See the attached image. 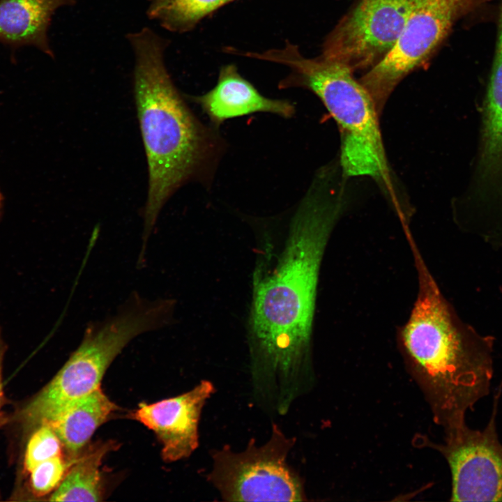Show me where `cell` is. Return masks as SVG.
<instances>
[{"instance_id": "obj_1", "label": "cell", "mask_w": 502, "mask_h": 502, "mask_svg": "<svg viewBox=\"0 0 502 502\" xmlns=\"http://www.w3.org/2000/svg\"><path fill=\"white\" fill-rule=\"evenodd\" d=\"M345 197L339 183L317 176L274 268L255 273L250 318L253 386L282 400L296 398L308 375L320 264Z\"/></svg>"}, {"instance_id": "obj_2", "label": "cell", "mask_w": 502, "mask_h": 502, "mask_svg": "<svg viewBox=\"0 0 502 502\" xmlns=\"http://www.w3.org/2000/svg\"><path fill=\"white\" fill-rule=\"evenodd\" d=\"M134 53L133 91L146 152L149 188L139 254L170 196L199 176L217 153L218 141L194 116L165 62L168 41L149 27L127 34Z\"/></svg>"}, {"instance_id": "obj_3", "label": "cell", "mask_w": 502, "mask_h": 502, "mask_svg": "<svg viewBox=\"0 0 502 502\" xmlns=\"http://www.w3.org/2000/svg\"><path fill=\"white\" fill-rule=\"evenodd\" d=\"M416 257L419 291L402 330V344L435 421L446 430L466 423V413L489 394L492 340L459 328L420 256Z\"/></svg>"}, {"instance_id": "obj_4", "label": "cell", "mask_w": 502, "mask_h": 502, "mask_svg": "<svg viewBox=\"0 0 502 502\" xmlns=\"http://www.w3.org/2000/svg\"><path fill=\"white\" fill-rule=\"evenodd\" d=\"M251 56L290 70L280 87L307 89L321 100L340 129L344 177L370 176L387 186L391 184L379 111L370 93L349 67L321 55L307 58L291 43L282 48L252 52Z\"/></svg>"}, {"instance_id": "obj_5", "label": "cell", "mask_w": 502, "mask_h": 502, "mask_svg": "<svg viewBox=\"0 0 502 502\" xmlns=\"http://www.w3.org/2000/svg\"><path fill=\"white\" fill-rule=\"evenodd\" d=\"M174 308L173 299L150 301L133 291L114 315L89 323L77 348L26 406L24 418L39 425L70 402L100 388L106 370L126 345L141 334L170 324Z\"/></svg>"}, {"instance_id": "obj_6", "label": "cell", "mask_w": 502, "mask_h": 502, "mask_svg": "<svg viewBox=\"0 0 502 502\" xmlns=\"http://www.w3.org/2000/svg\"><path fill=\"white\" fill-rule=\"evenodd\" d=\"M295 441L273 423L263 446L252 439L242 452L228 446L213 451L206 479L227 501H305L301 479L287 462Z\"/></svg>"}, {"instance_id": "obj_7", "label": "cell", "mask_w": 502, "mask_h": 502, "mask_svg": "<svg viewBox=\"0 0 502 502\" xmlns=\"http://www.w3.org/2000/svg\"><path fill=\"white\" fill-rule=\"evenodd\" d=\"M485 0H417L389 53L361 77L379 112L396 86L423 66L455 23Z\"/></svg>"}, {"instance_id": "obj_8", "label": "cell", "mask_w": 502, "mask_h": 502, "mask_svg": "<svg viewBox=\"0 0 502 502\" xmlns=\"http://www.w3.org/2000/svg\"><path fill=\"white\" fill-rule=\"evenodd\" d=\"M417 0H360L326 39L321 56L353 72L370 69L397 41Z\"/></svg>"}, {"instance_id": "obj_9", "label": "cell", "mask_w": 502, "mask_h": 502, "mask_svg": "<svg viewBox=\"0 0 502 502\" xmlns=\"http://www.w3.org/2000/svg\"><path fill=\"white\" fill-rule=\"evenodd\" d=\"M498 396L492 414L482 430L464 424L446 430L438 448L452 476V501H502V443L496 424Z\"/></svg>"}, {"instance_id": "obj_10", "label": "cell", "mask_w": 502, "mask_h": 502, "mask_svg": "<svg viewBox=\"0 0 502 502\" xmlns=\"http://www.w3.org/2000/svg\"><path fill=\"white\" fill-rule=\"evenodd\" d=\"M214 391L210 381L201 380L181 395L150 404H141L130 418L154 432L162 444L165 462H176L188 457L197 448L201 411Z\"/></svg>"}, {"instance_id": "obj_11", "label": "cell", "mask_w": 502, "mask_h": 502, "mask_svg": "<svg viewBox=\"0 0 502 502\" xmlns=\"http://www.w3.org/2000/svg\"><path fill=\"white\" fill-rule=\"evenodd\" d=\"M193 99L216 127L227 119L256 112L272 113L285 118L291 117L295 112L289 101L261 95L241 75L234 64L223 66L216 85Z\"/></svg>"}, {"instance_id": "obj_12", "label": "cell", "mask_w": 502, "mask_h": 502, "mask_svg": "<svg viewBox=\"0 0 502 502\" xmlns=\"http://www.w3.org/2000/svg\"><path fill=\"white\" fill-rule=\"evenodd\" d=\"M75 0H0V43L12 48L33 46L54 57L48 30L55 12Z\"/></svg>"}, {"instance_id": "obj_13", "label": "cell", "mask_w": 502, "mask_h": 502, "mask_svg": "<svg viewBox=\"0 0 502 502\" xmlns=\"http://www.w3.org/2000/svg\"><path fill=\"white\" fill-rule=\"evenodd\" d=\"M117 409L118 406L99 388L70 402L42 423L52 427L67 457L73 459L82 452L97 428Z\"/></svg>"}, {"instance_id": "obj_14", "label": "cell", "mask_w": 502, "mask_h": 502, "mask_svg": "<svg viewBox=\"0 0 502 502\" xmlns=\"http://www.w3.org/2000/svg\"><path fill=\"white\" fill-rule=\"evenodd\" d=\"M479 178L502 182V42L496 45L485 100Z\"/></svg>"}, {"instance_id": "obj_15", "label": "cell", "mask_w": 502, "mask_h": 502, "mask_svg": "<svg viewBox=\"0 0 502 502\" xmlns=\"http://www.w3.org/2000/svg\"><path fill=\"white\" fill-rule=\"evenodd\" d=\"M117 446L114 441H99L83 450L61 484L50 494L49 501H101L104 490L100 467L106 454Z\"/></svg>"}, {"instance_id": "obj_16", "label": "cell", "mask_w": 502, "mask_h": 502, "mask_svg": "<svg viewBox=\"0 0 502 502\" xmlns=\"http://www.w3.org/2000/svg\"><path fill=\"white\" fill-rule=\"evenodd\" d=\"M236 0H147L146 15L174 33L193 29L208 15Z\"/></svg>"}, {"instance_id": "obj_17", "label": "cell", "mask_w": 502, "mask_h": 502, "mask_svg": "<svg viewBox=\"0 0 502 502\" xmlns=\"http://www.w3.org/2000/svg\"><path fill=\"white\" fill-rule=\"evenodd\" d=\"M63 446L54 431L42 423L30 436L24 458V469L27 473L40 463L63 455Z\"/></svg>"}, {"instance_id": "obj_18", "label": "cell", "mask_w": 502, "mask_h": 502, "mask_svg": "<svg viewBox=\"0 0 502 502\" xmlns=\"http://www.w3.org/2000/svg\"><path fill=\"white\" fill-rule=\"evenodd\" d=\"M77 457L72 459L61 455L36 466L29 473V483L33 494L41 497L52 493L61 484Z\"/></svg>"}, {"instance_id": "obj_19", "label": "cell", "mask_w": 502, "mask_h": 502, "mask_svg": "<svg viewBox=\"0 0 502 502\" xmlns=\"http://www.w3.org/2000/svg\"><path fill=\"white\" fill-rule=\"evenodd\" d=\"M6 349L7 346L3 340L1 328L0 327V410L4 403V393L2 381V365Z\"/></svg>"}, {"instance_id": "obj_20", "label": "cell", "mask_w": 502, "mask_h": 502, "mask_svg": "<svg viewBox=\"0 0 502 502\" xmlns=\"http://www.w3.org/2000/svg\"><path fill=\"white\" fill-rule=\"evenodd\" d=\"M3 205V197L1 192H0V218L2 215Z\"/></svg>"}]
</instances>
